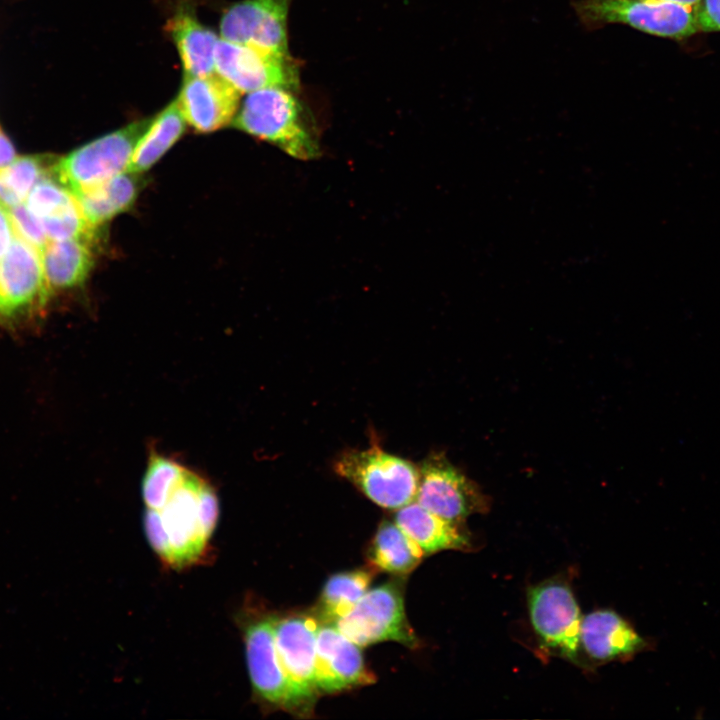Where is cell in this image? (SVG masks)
<instances>
[{"mask_svg":"<svg viewBox=\"0 0 720 720\" xmlns=\"http://www.w3.org/2000/svg\"><path fill=\"white\" fill-rule=\"evenodd\" d=\"M231 125L299 160L319 154L316 136L296 91L287 88L268 87L247 93Z\"/></svg>","mask_w":720,"mask_h":720,"instance_id":"1","label":"cell"},{"mask_svg":"<svg viewBox=\"0 0 720 720\" xmlns=\"http://www.w3.org/2000/svg\"><path fill=\"white\" fill-rule=\"evenodd\" d=\"M334 470L383 508L398 510L416 498L418 467L377 444L365 450L344 451L336 459Z\"/></svg>","mask_w":720,"mask_h":720,"instance_id":"2","label":"cell"},{"mask_svg":"<svg viewBox=\"0 0 720 720\" xmlns=\"http://www.w3.org/2000/svg\"><path fill=\"white\" fill-rule=\"evenodd\" d=\"M574 10L590 30L623 24L654 36L682 40L699 32L695 6L660 0H577Z\"/></svg>","mask_w":720,"mask_h":720,"instance_id":"3","label":"cell"},{"mask_svg":"<svg viewBox=\"0 0 720 720\" xmlns=\"http://www.w3.org/2000/svg\"><path fill=\"white\" fill-rule=\"evenodd\" d=\"M153 120L134 121L58 160L55 178L73 195L126 172L133 151Z\"/></svg>","mask_w":720,"mask_h":720,"instance_id":"4","label":"cell"},{"mask_svg":"<svg viewBox=\"0 0 720 720\" xmlns=\"http://www.w3.org/2000/svg\"><path fill=\"white\" fill-rule=\"evenodd\" d=\"M276 615L246 613L241 618L246 659L256 699L266 707L304 716L278 656ZM305 717V716H304Z\"/></svg>","mask_w":720,"mask_h":720,"instance_id":"5","label":"cell"},{"mask_svg":"<svg viewBox=\"0 0 720 720\" xmlns=\"http://www.w3.org/2000/svg\"><path fill=\"white\" fill-rule=\"evenodd\" d=\"M333 624L360 647L381 641H396L411 649L419 644L405 614L399 581L368 590L346 616Z\"/></svg>","mask_w":720,"mask_h":720,"instance_id":"6","label":"cell"},{"mask_svg":"<svg viewBox=\"0 0 720 720\" xmlns=\"http://www.w3.org/2000/svg\"><path fill=\"white\" fill-rule=\"evenodd\" d=\"M528 611L542 645L579 664L581 645L580 608L568 583L551 578L529 588Z\"/></svg>","mask_w":720,"mask_h":720,"instance_id":"7","label":"cell"},{"mask_svg":"<svg viewBox=\"0 0 720 720\" xmlns=\"http://www.w3.org/2000/svg\"><path fill=\"white\" fill-rule=\"evenodd\" d=\"M418 469L415 500L426 510L456 524H463L469 516L489 510L488 497L443 453H431Z\"/></svg>","mask_w":720,"mask_h":720,"instance_id":"8","label":"cell"},{"mask_svg":"<svg viewBox=\"0 0 720 720\" xmlns=\"http://www.w3.org/2000/svg\"><path fill=\"white\" fill-rule=\"evenodd\" d=\"M215 69L241 94L268 87L297 92L300 85L298 64L290 54H279L252 44L218 40Z\"/></svg>","mask_w":720,"mask_h":720,"instance_id":"9","label":"cell"},{"mask_svg":"<svg viewBox=\"0 0 720 720\" xmlns=\"http://www.w3.org/2000/svg\"><path fill=\"white\" fill-rule=\"evenodd\" d=\"M319 626L316 615L304 613L276 616L274 621L280 663L305 717L311 714L319 694L315 681Z\"/></svg>","mask_w":720,"mask_h":720,"instance_id":"10","label":"cell"},{"mask_svg":"<svg viewBox=\"0 0 720 720\" xmlns=\"http://www.w3.org/2000/svg\"><path fill=\"white\" fill-rule=\"evenodd\" d=\"M49 295L41 253L14 235L0 257V320L11 322L36 312Z\"/></svg>","mask_w":720,"mask_h":720,"instance_id":"11","label":"cell"},{"mask_svg":"<svg viewBox=\"0 0 720 720\" xmlns=\"http://www.w3.org/2000/svg\"><path fill=\"white\" fill-rule=\"evenodd\" d=\"M291 0H242L225 10L222 39L252 44L288 55V13Z\"/></svg>","mask_w":720,"mask_h":720,"instance_id":"12","label":"cell"},{"mask_svg":"<svg viewBox=\"0 0 720 720\" xmlns=\"http://www.w3.org/2000/svg\"><path fill=\"white\" fill-rule=\"evenodd\" d=\"M203 479L192 471L159 510L172 551L171 568L180 569L199 562L207 553L199 517L198 495Z\"/></svg>","mask_w":720,"mask_h":720,"instance_id":"13","label":"cell"},{"mask_svg":"<svg viewBox=\"0 0 720 720\" xmlns=\"http://www.w3.org/2000/svg\"><path fill=\"white\" fill-rule=\"evenodd\" d=\"M315 681L323 693H336L376 681L364 663L360 646L333 623H320L317 632Z\"/></svg>","mask_w":720,"mask_h":720,"instance_id":"14","label":"cell"},{"mask_svg":"<svg viewBox=\"0 0 720 720\" xmlns=\"http://www.w3.org/2000/svg\"><path fill=\"white\" fill-rule=\"evenodd\" d=\"M240 95L219 75L185 76L176 101L191 127L209 133L232 123Z\"/></svg>","mask_w":720,"mask_h":720,"instance_id":"15","label":"cell"},{"mask_svg":"<svg viewBox=\"0 0 720 720\" xmlns=\"http://www.w3.org/2000/svg\"><path fill=\"white\" fill-rule=\"evenodd\" d=\"M580 645L593 662L606 663L631 658L648 643L618 613L602 609L582 617Z\"/></svg>","mask_w":720,"mask_h":720,"instance_id":"16","label":"cell"},{"mask_svg":"<svg viewBox=\"0 0 720 720\" xmlns=\"http://www.w3.org/2000/svg\"><path fill=\"white\" fill-rule=\"evenodd\" d=\"M394 521L421 547L425 555L443 550L472 549V541L462 524L449 522L416 501L399 508Z\"/></svg>","mask_w":720,"mask_h":720,"instance_id":"17","label":"cell"},{"mask_svg":"<svg viewBox=\"0 0 720 720\" xmlns=\"http://www.w3.org/2000/svg\"><path fill=\"white\" fill-rule=\"evenodd\" d=\"M166 29L175 43L185 76L213 74L217 35L201 24L190 8L179 7L168 19Z\"/></svg>","mask_w":720,"mask_h":720,"instance_id":"18","label":"cell"},{"mask_svg":"<svg viewBox=\"0 0 720 720\" xmlns=\"http://www.w3.org/2000/svg\"><path fill=\"white\" fill-rule=\"evenodd\" d=\"M93 239L49 241L41 251L43 273L49 293L82 284L94 264Z\"/></svg>","mask_w":720,"mask_h":720,"instance_id":"19","label":"cell"},{"mask_svg":"<svg viewBox=\"0 0 720 720\" xmlns=\"http://www.w3.org/2000/svg\"><path fill=\"white\" fill-rule=\"evenodd\" d=\"M138 175L123 172L74 194L82 215L90 226L97 228L133 205L142 184Z\"/></svg>","mask_w":720,"mask_h":720,"instance_id":"20","label":"cell"},{"mask_svg":"<svg viewBox=\"0 0 720 720\" xmlns=\"http://www.w3.org/2000/svg\"><path fill=\"white\" fill-rule=\"evenodd\" d=\"M424 556L421 547L395 521L388 520L378 526L368 552L374 568L397 576L409 574Z\"/></svg>","mask_w":720,"mask_h":720,"instance_id":"21","label":"cell"},{"mask_svg":"<svg viewBox=\"0 0 720 720\" xmlns=\"http://www.w3.org/2000/svg\"><path fill=\"white\" fill-rule=\"evenodd\" d=\"M186 120L176 100L166 106L139 139L126 172L140 174L153 166L181 137Z\"/></svg>","mask_w":720,"mask_h":720,"instance_id":"22","label":"cell"},{"mask_svg":"<svg viewBox=\"0 0 720 720\" xmlns=\"http://www.w3.org/2000/svg\"><path fill=\"white\" fill-rule=\"evenodd\" d=\"M373 575L370 569L332 575L323 587L316 608L320 623H335L346 616L368 591Z\"/></svg>","mask_w":720,"mask_h":720,"instance_id":"23","label":"cell"},{"mask_svg":"<svg viewBox=\"0 0 720 720\" xmlns=\"http://www.w3.org/2000/svg\"><path fill=\"white\" fill-rule=\"evenodd\" d=\"M189 471L168 457L152 453L142 481V497L146 507L161 510Z\"/></svg>","mask_w":720,"mask_h":720,"instance_id":"24","label":"cell"},{"mask_svg":"<svg viewBox=\"0 0 720 720\" xmlns=\"http://www.w3.org/2000/svg\"><path fill=\"white\" fill-rule=\"evenodd\" d=\"M57 161L50 155L23 156L0 168V171L10 187L25 200L36 183L46 177H55Z\"/></svg>","mask_w":720,"mask_h":720,"instance_id":"25","label":"cell"},{"mask_svg":"<svg viewBox=\"0 0 720 720\" xmlns=\"http://www.w3.org/2000/svg\"><path fill=\"white\" fill-rule=\"evenodd\" d=\"M26 200L29 209L40 218L58 214L77 204L75 196L53 176L36 183Z\"/></svg>","mask_w":720,"mask_h":720,"instance_id":"26","label":"cell"},{"mask_svg":"<svg viewBox=\"0 0 720 720\" xmlns=\"http://www.w3.org/2000/svg\"><path fill=\"white\" fill-rule=\"evenodd\" d=\"M8 214L15 235L35 247L41 253L42 249L49 242V239L40 217L21 203L10 208Z\"/></svg>","mask_w":720,"mask_h":720,"instance_id":"27","label":"cell"},{"mask_svg":"<svg viewBox=\"0 0 720 720\" xmlns=\"http://www.w3.org/2000/svg\"><path fill=\"white\" fill-rule=\"evenodd\" d=\"M147 539L160 560L171 568L172 551L159 510L147 508L144 517Z\"/></svg>","mask_w":720,"mask_h":720,"instance_id":"28","label":"cell"},{"mask_svg":"<svg viewBox=\"0 0 720 720\" xmlns=\"http://www.w3.org/2000/svg\"><path fill=\"white\" fill-rule=\"evenodd\" d=\"M198 503L201 528L209 541L218 521L219 502L214 487L204 479L199 489Z\"/></svg>","mask_w":720,"mask_h":720,"instance_id":"29","label":"cell"},{"mask_svg":"<svg viewBox=\"0 0 720 720\" xmlns=\"http://www.w3.org/2000/svg\"><path fill=\"white\" fill-rule=\"evenodd\" d=\"M695 16L699 32H720V0H700Z\"/></svg>","mask_w":720,"mask_h":720,"instance_id":"30","label":"cell"},{"mask_svg":"<svg viewBox=\"0 0 720 720\" xmlns=\"http://www.w3.org/2000/svg\"><path fill=\"white\" fill-rule=\"evenodd\" d=\"M15 233L7 210L0 207V257L10 245Z\"/></svg>","mask_w":720,"mask_h":720,"instance_id":"31","label":"cell"},{"mask_svg":"<svg viewBox=\"0 0 720 720\" xmlns=\"http://www.w3.org/2000/svg\"><path fill=\"white\" fill-rule=\"evenodd\" d=\"M22 201L19 195L6 182L0 171V207L8 211Z\"/></svg>","mask_w":720,"mask_h":720,"instance_id":"32","label":"cell"},{"mask_svg":"<svg viewBox=\"0 0 720 720\" xmlns=\"http://www.w3.org/2000/svg\"><path fill=\"white\" fill-rule=\"evenodd\" d=\"M15 157V150L6 137V135L0 130V168L9 165Z\"/></svg>","mask_w":720,"mask_h":720,"instance_id":"33","label":"cell"},{"mask_svg":"<svg viewBox=\"0 0 720 720\" xmlns=\"http://www.w3.org/2000/svg\"><path fill=\"white\" fill-rule=\"evenodd\" d=\"M660 1H668V2L680 3V4H684V5L695 6L700 0H660Z\"/></svg>","mask_w":720,"mask_h":720,"instance_id":"34","label":"cell"}]
</instances>
